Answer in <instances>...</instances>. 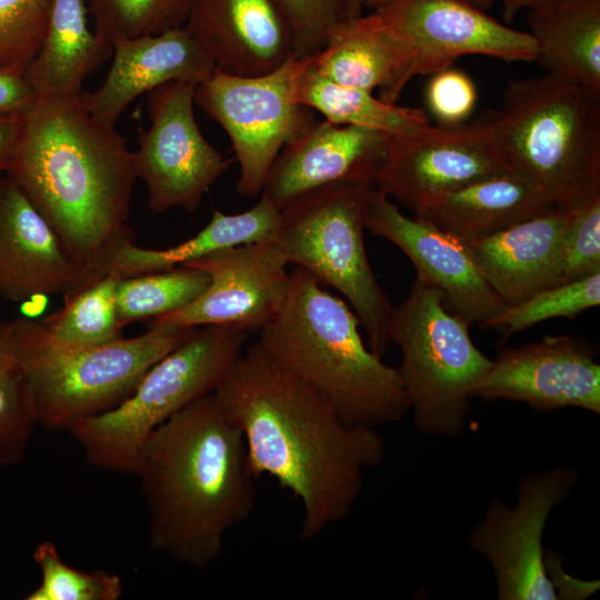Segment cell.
I'll list each match as a JSON object with an SVG mask.
<instances>
[{
  "instance_id": "obj_1",
  "label": "cell",
  "mask_w": 600,
  "mask_h": 600,
  "mask_svg": "<svg viewBox=\"0 0 600 600\" xmlns=\"http://www.w3.org/2000/svg\"><path fill=\"white\" fill-rule=\"evenodd\" d=\"M214 396L240 429L253 473L272 477L301 503L302 540L350 516L364 470L384 457L374 428L346 422L258 341L246 346Z\"/></svg>"
},
{
  "instance_id": "obj_2",
  "label": "cell",
  "mask_w": 600,
  "mask_h": 600,
  "mask_svg": "<svg viewBox=\"0 0 600 600\" xmlns=\"http://www.w3.org/2000/svg\"><path fill=\"white\" fill-rule=\"evenodd\" d=\"M51 226L82 270L94 273L123 242L137 173L133 151L114 128L96 119L80 94L38 99L23 117L6 173Z\"/></svg>"
},
{
  "instance_id": "obj_3",
  "label": "cell",
  "mask_w": 600,
  "mask_h": 600,
  "mask_svg": "<svg viewBox=\"0 0 600 600\" xmlns=\"http://www.w3.org/2000/svg\"><path fill=\"white\" fill-rule=\"evenodd\" d=\"M133 476L149 513L151 550L199 571L220 558L227 534L250 517L258 499L242 433L214 392L149 434Z\"/></svg>"
},
{
  "instance_id": "obj_4",
  "label": "cell",
  "mask_w": 600,
  "mask_h": 600,
  "mask_svg": "<svg viewBox=\"0 0 600 600\" xmlns=\"http://www.w3.org/2000/svg\"><path fill=\"white\" fill-rule=\"evenodd\" d=\"M350 306L306 270L290 273L286 299L257 340L349 424L377 428L410 411L402 377L363 342Z\"/></svg>"
},
{
  "instance_id": "obj_5",
  "label": "cell",
  "mask_w": 600,
  "mask_h": 600,
  "mask_svg": "<svg viewBox=\"0 0 600 600\" xmlns=\"http://www.w3.org/2000/svg\"><path fill=\"white\" fill-rule=\"evenodd\" d=\"M493 122L512 168L556 207L571 210L600 196V97L547 73L514 80Z\"/></svg>"
},
{
  "instance_id": "obj_6",
  "label": "cell",
  "mask_w": 600,
  "mask_h": 600,
  "mask_svg": "<svg viewBox=\"0 0 600 600\" xmlns=\"http://www.w3.org/2000/svg\"><path fill=\"white\" fill-rule=\"evenodd\" d=\"M196 328L150 327L142 334L94 346L53 337L37 320H13L18 354L27 371L38 424L69 431L78 421L124 401L144 373Z\"/></svg>"
},
{
  "instance_id": "obj_7",
  "label": "cell",
  "mask_w": 600,
  "mask_h": 600,
  "mask_svg": "<svg viewBox=\"0 0 600 600\" xmlns=\"http://www.w3.org/2000/svg\"><path fill=\"white\" fill-rule=\"evenodd\" d=\"M249 334L230 327L196 328L144 373L124 401L70 428L87 462L133 474L149 434L192 401L213 393L241 356Z\"/></svg>"
},
{
  "instance_id": "obj_8",
  "label": "cell",
  "mask_w": 600,
  "mask_h": 600,
  "mask_svg": "<svg viewBox=\"0 0 600 600\" xmlns=\"http://www.w3.org/2000/svg\"><path fill=\"white\" fill-rule=\"evenodd\" d=\"M374 183L342 182L309 191L280 210L274 240L289 263L339 291L382 358L393 306L376 279L364 243L366 213Z\"/></svg>"
},
{
  "instance_id": "obj_9",
  "label": "cell",
  "mask_w": 600,
  "mask_h": 600,
  "mask_svg": "<svg viewBox=\"0 0 600 600\" xmlns=\"http://www.w3.org/2000/svg\"><path fill=\"white\" fill-rule=\"evenodd\" d=\"M469 326L446 308L440 290L418 278L392 309L390 339L401 353L398 370L413 423L424 433L462 432L473 390L492 364L472 342Z\"/></svg>"
},
{
  "instance_id": "obj_10",
  "label": "cell",
  "mask_w": 600,
  "mask_h": 600,
  "mask_svg": "<svg viewBox=\"0 0 600 600\" xmlns=\"http://www.w3.org/2000/svg\"><path fill=\"white\" fill-rule=\"evenodd\" d=\"M313 56L291 57L260 76H233L214 68L212 74L198 84L194 104L230 138L240 167L237 182L240 196L261 193L283 147L317 122L314 111L298 101L302 76Z\"/></svg>"
},
{
  "instance_id": "obj_11",
  "label": "cell",
  "mask_w": 600,
  "mask_h": 600,
  "mask_svg": "<svg viewBox=\"0 0 600 600\" xmlns=\"http://www.w3.org/2000/svg\"><path fill=\"white\" fill-rule=\"evenodd\" d=\"M198 83L172 81L147 93L150 127L139 129L133 151L137 178L156 213L181 208L193 213L211 186L231 167L200 131L193 106Z\"/></svg>"
},
{
  "instance_id": "obj_12",
  "label": "cell",
  "mask_w": 600,
  "mask_h": 600,
  "mask_svg": "<svg viewBox=\"0 0 600 600\" xmlns=\"http://www.w3.org/2000/svg\"><path fill=\"white\" fill-rule=\"evenodd\" d=\"M406 60V82L431 76L471 54L532 62L537 46L470 0H390L372 10Z\"/></svg>"
},
{
  "instance_id": "obj_13",
  "label": "cell",
  "mask_w": 600,
  "mask_h": 600,
  "mask_svg": "<svg viewBox=\"0 0 600 600\" xmlns=\"http://www.w3.org/2000/svg\"><path fill=\"white\" fill-rule=\"evenodd\" d=\"M512 169L496 133L493 110L456 126L429 124L390 137L374 187L416 211L426 201Z\"/></svg>"
},
{
  "instance_id": "obj_14",
  "label": "cell",
  "mask_w": 600,
  "mask_h": 600,
  "mask_svg": "<svg viewBox=\"0 0 600 600\" xmlns=\"http://www.w3.org/2000/svg\"><path fill=\"white\" fill-rule=\"evenodd\" d=\"M576 473L568 468L532 473L518 490L517 506L492 500L468 543L491 563L500 600L558 599L544 562L542 536L552 509L569 493Z\"/></svg>"
},
{
  "instance_id": "obj_15",
  "label": "cell",
  "mask_w": 600,
  "mask_h": 600,
  "mask_svg": "<svg viewBox=\"0 0 600 600\" xmlns=\"http://www.w3.org/2000/svg\"><path fill=\"white\" fill-rule=\"evenodd\" d=\"M289 260L274 239L241 243L184 264L209 277L187 307L154 318L149 327H230L260 331L278 312L290 284Z\"/></svg>"
},
{
  "instance_id": "obj_16",
  "label": "cell",
  "mask_w": 600,
  "mask_h": 600,
  "mask_svg": "<svg viewBox=\"0 0 600 600\" xmlns=\"http://www.w3.org/2000/svg\"><path fill=\"white\" fill-rule=\"evenodd\" d=\"M366 229L397 246L413 263L417 278L440 290L446 308L480 328L506 306L481 274L468 243L421 218L404 216L374 189Z\"/></svg>"
},
{
  "instance_id": "obj_17",
  "label": "cell",
  "mask_w": 600,
  "mask_h": 600,
  "mask_svg": "<svg viewBox=\"0 0 600 600\" xmlns=\"http://www.w3.org/2000/svg\"><path fill=\"white\" fill-rule=\"evenodd\" d=\"M593 348L570 336H547L506 348L472 398L521 401L541 411L567 407L600 413V366Z\"/></svg>"
},
{
  "instance_id": "obj_18",
  "label": "cell",
  "mask_w": 600,
  "mask_h": 600,
  "mask_svg": "<svg viewBox=\"0 0 600 600\" xmlns=\"http://www.w3.org/2000/svg\"><path fill=\"white\" fill-rule=\"evenodd\" d=\"M389 139L367 128L317 121L277 156L261 197L281 210L324 186L374 183L387 159Z\"/></svg>"
},
{
  "instance_id": "obj_19",
  "label": "cell",
  "mask_w": 600,
  "mask_h": 600,
  "mask_svg": "<svg viewBox=\"0 0 600 600\" xmlns=\"http://www.w3.org/2000/svg\"><path fill=\"white\" fill-rule=\"evenodd\" d=\"M82 274L21 188L0 176V297L19 303L63 297Z\"/></svg>"
},
{
  "instance_id": "obj_20",
  "label": "cell",
  "mask_w": 600,
  "mask_h": 600,
  "mask_svg": "<svg viewBox=\"0 0 600 600\" xmlns=\"http://www.w3.org/2000/svg\"><path fill=\"white\" fill-rule=\"evenodd\" d=\"M184 29L233 76H260L293 57L292 33L274 0H194Z\"/></svg>"
},
{
  "instance_id": "obj_21",
  "label": "cell",
  "mask_w": 600,
  "mask_h": 600,
  "mask_svg": "<svg viewBox=\"0 0 600 600\" xmlns=\"http://www.w3.org/2000/svg\"><path fill=\"white\" fill-rule=\"evenodd\" d=\"M214 70L207 51L182 28L157 34L119 39L112 43V63L94 91L80 99L99 121L116 126L138 97L172 81L201 83Z\"/></svg>"
},
{
  "instance_id": "obj_22",
  "label": "cell",
  "mask_w": 600,
  "mask_h": 600,
  "mask_svg": "<svg viewBox=\"0 0 600 600\" xmlns=\"http://www.w3.org/2000/svg\"><path fill=\"white\" fill-rule=\"evenodd\" d=\"M570 210H551L468 243L477 266L506 307L562 283V238Z\"/></svg>"
},
{
  "instance_id": "obj_23",
  "label": "cell",
  "mask_w": 600,
  "mask_h": 600,
  "mask_svg": "<svg viewBox=\"0 0 600 600\" xmlns=\"http://www.w3.org/2000/svg\"><path fill=\"white\" fill-rule=\"evenodd\" d=\"M554 207L530 176L512 168L434 197L413 214L469 243Z\"/></svg>"
},
{
  "instance_id": "obj_24",
  "label": "cell",
  "mask_w": 600,
  "mask_h": 600,
  "mask_svg": "<svg viewBox=\"0 0 600 600\" xmlns=\"http://www.w3.org/2000/svg\"><path fill=\"white\" fill-rule=\"evenodd\" d=\"M310 69L339 86L379 89V98L390 103H397L407 86L404 57L373 12L341 20Z\"/></svg>"
},
{
  "instance_id": "obj_25",
  "label": "cell",
  "mask_w": 600,
  "mask_h": 600,
  "mask_svg": "<svg viewBox=\"0 0 600 600\" xmlns=\"http://www.w3.org/2000/svg\"><path fill=\"white\" fill-rule=\"evenodd\" d=\"M527 24L547 74L600 97V0H546Z\"/></svg>"
},
{
  "instance_id": "obj_26",
  "label": "cell",
  "mask_w": 600,
  "mask_h": 600,
  "mask_svg": "<svg viewBox=\"0 0 600 600\" xmlns=\"http://www.w3.org/2000/svg\"><path fill=\"white\" fill-rule=\"evenodd\" d=\"M279 222L280 210L263 197L256 206L241 213L226 214L213 210L204 228L174 247L157 250L139 247L133 240L123 242L83 284L108 273L128 278L169 270L224 248L274 239Z\"/></svg>"
},
{
  "instance_id": "obj_27",
  "label": "cell",
  "mask_w": 600,
  "mask_h": 600,
  "mask_svg": "<svg viewBox=\"0 0 600 600\" xmlns=\"http://www.w3.org/2000/svg\"><path fill=\"white\" fill-rule=\"evenodd\" d=\"M112 56V46L88 26L84 0H50L41 48L26 71L38 99L71 98Z\"/></svg>"
},
{
  "instance_id": "obj_28",
  "label": "cell",
  "mask_w": 600,
  "mask_h": 600,
  "mask_svg": "<svg viewBox=\"0 0 600 600\" xmlns=\"http://www.w3.org/2000/svg\"><path fill=\"white\" fill-rule=\"evenodd\" d=\"M298 101L331 122L390 137L412 133L431 124L423 109L386 102L370 91L339 86L319 77L310 67L302 76Z\"/></svg>"
},
{
  "instance_id": "obj_29",
  "label": "cell",
  "mask_w": 600,
  "mask_h": 600,
  "mask_svg": "<svg viewBox=\"0 0 600 600\" xmlns=\"http://www.w3.org/2000/svg\"><path fill=\"white\" fill-rule=\"evenodd\" d=\"M38 426L31 384L16 347L13 321H0V468L23 460Z\"/></svg>"
},
{
  "instance_id": "obj_30",
  "label": "cell",
  "mask_w": 600,
  "mask_h": 600,
  "mask_svg": "<svg viewBox=\"0 0 600 600\" xmlns=\"http://www.w3.org/2000/svg\"><path fill=\"white\" fill-rule=\"evenodd\" d=\"M122 278L108 273L63 298V306L40 320L57 339L77 346H94L122 337L116 291Z\"/></svg>"
},
{
  "instance_id": "obj_31",
  "label": "cell",
  "mask_w": 600,
  "mask_h": 600,
  "mask_svg": "<svg viewBox=\"0 0 600 600\" xmlns=\"http://www.w3.org/2000/svg\"><path fill=\"white\" fill-rule=\"evenodd\" d=\"M208 286L203 271L186 266L122 278L116 291L118 319L124 328L176 312L197 300Z\"/></svg>"
},
{
  "instance_id": "obj_32",
  "label": "cell",
  "mask_w": 600,
  "mask_h": 600,
  "mask_svg": "<svg viewBox=\"0 0 600 600\" xmlns=\"http://www.w3.org/2000/svg\"><path fill=\"white\" fill-rule=\"evenodd\" d=\"M194 0H90L97 34L109 44L184 27Z\"/></svg>"
},
{
  "instance_id": "obj_33",
  "label": "cell",
  "mask_w": 600,
  "mask_h": 600,
  "mask_svg": "<svg viewBox=\"0 0 600 600\" xmlns=\"http://www.w3.org/2000/svg\"><path fill=\"white\" fill-rule=\"evenodd\" d=\"M32 559L41 581L24 597L26 600H118L123 593V582L118 574L69 566L50 540L36 546Z\"/></svg>"
},
{
  "instance_id": "obj_34",
  "label": "cell",
  "mask_w": 600,
  "mask_h": 600,
  "mask_svg": "<svg viewBox=\"0 0 600 600\" xmlns=\"http://www.w3.org/2000/svg\"><path fill=\"white\" fill-rule=\"evenodd\" d=\"M600 303V272L544 289L506 307L483 328H503V339L552 318H574Z\"/></svg>"
},
{
  "instance_id": "obj_35",
  "label": "cell",
  "mask_w": 600,
  "mask_h": 600,
  "mask_svg": "<svg viewBox=\"0 0 600 600\" xmlns=\"http://www.w3.org/2000/svg\"><path fill=\"white\" fill-rule=\"evenodd\" d=\"M50 0H0V69L26 72L47 29Z\"/></svg>"
},
{
  "instance_id": "obj_36",
  "label": "cell",
  "mask_w": 600,
  "mask_h": 600,
  "mask_svg": "<svg viewBox=\"0 0 600 600\" xmlns=\"http://www.w3.org/2000/svg\"><path fill=\"white\" fill-rule=\"evenodd\" d=\"M561 256L562 283L600 272V196L570 210Z\"/></svg>"
},
{
  "instance_id": "obj_37",
  "label": "cell",
  "mask_w": 600,
  "mask_h": 600,
  "mask_svg": "<svg viewBox=\"0 0 600 600\" xmlns=\"http://www.w3.org/2000/svg\"><path fill=\"white\" fill-rule=\"evenodd\" d=\"M292 33L293 57L306 58L321 51L332 30L342 20V0H274Z\"/></svg>"
},
{
  "instance_id": "obj_38",
  "label": "cell",
  "mask_w": 600,
  "mask_h": 600,
  "mask_svg": "<svg viewBox=\"0 0 600 600\" xmlns=\"http://www.w3.org/2000/svg\"><path fill=\"white\" fill-rule=\"evenodd\" d=\"M426 102L437 124H461L468 121L474 110L477 89L466 72L450 67L431 74Z\"/></svg>"
},
{
  "instance_id": "obj_39",
  "label": "cell",
  "mask_w": 600,
  "mask_h": 600,
  "mask_svg": "<svg viewBox=\"0 0 600 600\" xmlns=\"http://www.w3.org/2000/svg\"><path fill=\"white\" fill-rule=\"evenodd\" d=\"M37 101L26 72L0 69V116L26 114Z\"/></svg>"
},
{
  "instance_id": "obj_40",
  "label": "cell",
  "mask_w": 600,
  "mask_h": 600,
  "mask_svg": "<svg viewBox=\"0 0 600 600\" xmlns=\"http://www.w3.org/2000/svg\"><path fill=\"white\" fill-rule=\"evenodd\" d=\"M22 116H0V176L6 174L13 161L23 129Z\"/></svg>"
},
{
  "instance_id": "obj_41",
  "label": "cell",
  "mask_w": 600,
  "mask_h": 600,
  "mask_svg": "<svg viewBox=\"0 0 600 600\" xmlns=\"http://www.w3.org/2000/svg\"><path fill=\"white\" fill-rule=\"evenodd\" d=\"M492 2L494 0H491ZM501 3L502 16L506 21H511L519 12L530 10L546 0H497Z\"/></svg>"
},
{
  "instance_id": "obj_42",
  "label": "cell",
  "mask_w": 600,
  "mask_h": 600,
  "mask_svg": "<svg viewBox=\"0 0 600 600\" xmlns=\"http://www.w3.org/2000/svg\"><path fill=\"white\" fill-rule=\"evenodd\" d=\"M364 0H342V20L353 19L363 14Z\"/></svg>"
},
{
  "instance_id": "obj_43",
  "label": "cell",
  "mask_w": 600,
  "mask_h": 600,
  "mask_svg": "<svg viewBox=\"0 0 600 600\" xmlns=\"http://www.w3.org/2000/svg\"><path fill=\"white\" fill-rule=\"evenodd\" d=\"M388 1L390 0H364L363 6H364V9L376 10L379 7L387 3ZM470 1L484 10L489 9L492 4L491 0H470Z\"/></svg>"
}]
</instances>
